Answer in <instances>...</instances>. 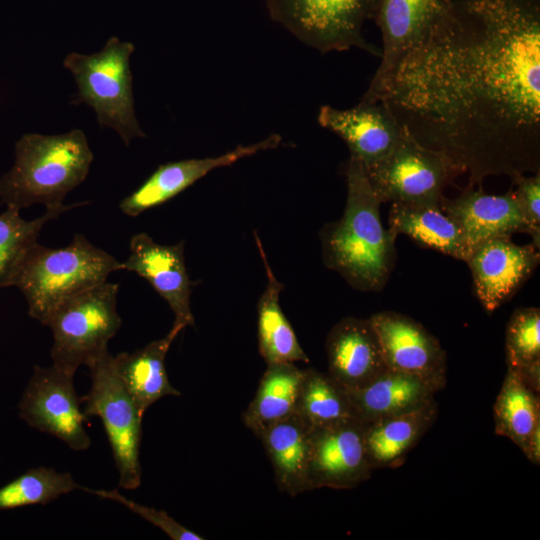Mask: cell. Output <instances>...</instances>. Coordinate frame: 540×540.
I'll return each mask as SVG.
<instances>
[{
	"mask_svg": "<svg viewBox=\"0 0 540 540\" xmlns=\"http://www.w3.org/2000/svg\"><path fill=\"white\" fill-rule=\"evenodd\" d=\"M64 210H46L33 220L27 221L19 210L6 208L0 214V287L13 286L25 259L38 243L44 225L58 217Z\"/></svg>",
	"mask_w": 540,
	"mask_h": 540,
	"instance_id": "29",
	"label": "cell"
},
{
	"mask_svg": "<svg viewBox=\"0 0 540 540\" xmlns=\"http://www.w3.org/2000/svg\"><path fill=\"white\" fill-rule=\"evenodd\" d=\"M516 189L515 198L529 226L532 244L540 246V171L531 176L518 175L512 178Z\"/></svg>",
	"mask_w": 540,
	"mask_h": 540,
	"instance_id": "33",
	"label": "cell"
},
{
	"mask_svg": "<svg viewBox=\"0 0 540 540\" xmlns=\"http://www.w3.org/2000/svg\"><path fill=\"white\" fill-rule=\"evenodd\" d=\"M508 367L522 369L540 363V310L517 309L511 316L505 339Z\"/></svg>",
	"mask_w": 540,
	"mask_h": 540,
	"instance_id": "31",
	"label": "cell"
},
{
	"mask_svg": "<svg viewBox=\"0 0 540 540\" xmlns=\"http://www.w3.org/2000/svg\"><path fill=\"white\" fill-rule=\"evenodd\" d=\"M81 489L68 472L40 466L0 487V511L46 505L61 495Z\"/></svg>",
	"mask_w": 540,
	"mask_h": 540,
	"instance_id": "30",
	"label": "cell"
},
{
	"mask_svg": "<svg viewBox=\"0 0 540 540\" xmlns=\"http://www.w3.org/2000/svg\"><path fill=\"white\" fill-rule=\"evenodd\" d=\"M295 412L310 428L359 419L348 390L313 368L304 369Z\"/></svg>",
	"mask_w": 540,
	"mask_h": 540,
	"instance_id": "28",
	"label": "cell"
},
{
	"mask_svg": "<svg viewBox=\"0 0 540 540\" xmlns=\"http://www.w3.org/2000/svg\"><path fill=\"white\" fill-rule=\"evenodd\" d=\"M74 376L55 366H35L19 402V416L29 426L63 441L75 451L90 447L81 397Z\"/></svg>",
	"mask_w": 540,
	"mask_h": 540,
	"instance_id": "10",
	"label": "cell"
},
{
	"mask_svg": "<svg viewBox=\"0 0 540 540\" xmlns=\"http://www.w3.org/2000/svg\"><path fill=\"white\" fill-rule=\"evenodd\" d=\"M81 489L102 499L120 503L133 513L139 515L146 521L161 529L173 540H204V537L181 525L165 511L141 505L131 499L126 498L117 489L104 490L91 489L87 487H81Z\"/></svg>",
	"mask_w": 540,
	"mask_h": 540,
	"instance_id": "32",
	"label": "cell"
},
{
	"mask_svg": "<svg viewBox=\"0 0 540 540\" xmlns=\"http://www.w3.org/2000/svg\"><path fill=\"white\" fill-rule=\"evenodd\" d=\"M304 369L294 363L267 365L253 400L242 414L244 425L256 436L270 424L295 412Z\"/></svg>",
	"mask_w": 540,
	"mask_h": 540,
	"instance_id": "26",
	"label": "cell"
},
{
	"mask_svg": "<svg viewBox=\"0 0 540 540\" xmlns=\"http://www.w3.org/2000/svg\"><path fill=\"white\" fill-rule=\"evenodd\" d=\"M280 142L281 136L272 134L262 141L239 145L216 157L184 159L162 164L120 202L119 208L123 214L136 217L174 198L212 170L232 165L260 151L274 149Z\"/></svg>",
	"mask_w": 540,
	"mask_h": 540,
	"instance_id": "16",
	"label": "cell"
},
{
	"mask_svg": "<svg viewBox=\"0 0 540 540\" xmlns=\"http://www.w3.org/2000/svg\"><path fill=\"white\" fill-rule=\"evenodd\" d=\"M439 391L419 376L389 368L367 386L348 390L358 418L364 423L417 410L435 401Z\"/></svg>",
	"mask_w": 540,
	"mask_h": 540,
	"instance_id": "20",
	"label": "cell"
},
{
	"mask_svg": "<svg viewBox=\"0 0 540 540\" xmlns=\"http://www.w3.org/2000/svg\"><path fill=\"white\" fill-rule=\"evenodd\" d=\"M311 428L294 412L257 436L271 462L278 488L295 497L309 491Z\"/></svg>",
	"mask_w": 540,
	"mask_h": 540,
	"instance_id": "21",
	"label": "cell"
},
{
	"mask_svg": "<svg viewBox=\"0 0 540 540\" xmlns=\"http://www.w3.org/2000/svg\"><path fill=\"white\" fill-rule=\"evenodd\" d=\"M119 285L105 281L59 304L46 326L53 335L52 365L74 376L108 350L109 340L121 327L117 312Z\"/></svg>",
	"mask_w": 540,
	"mask_h": 540,
	"instance_id": "6",
	"label": "cell"
},
{
	"mask_svg": "<svg viewBox=\"0 0 540 540\" xmlns=\"http://www.w3.org/2000/svg\"><path fill=\"white\" fill-rule=\"evenodd\" d=\"M345 174L347 198L343 215L320 232L324 263L353 288L379 291L395 265L396 237L382 225V202L363 164L350 157Z\"/></svg>",
	"mask_w": 540,
	"mask_h": 540,
	"instance_id": "2",
	"label": "cell"
},
{
	"mask_svg": "<svg viewBox=\"0 0 540 540\" xmlns=\"http://www.w3.org/2000/svg\"><path fill=\"white\" fill-rule=\"evenodd\" d=\"M437 410L433 401L414 411L365 423V447L373 470L401 466L434 424Z\"/></svg>",
	"mask_w": 540,
	"mask_h": 540,
	"instance_id": "24",
	"label": "cell"
},
{
	"mask_svg": "<svg viewBox=\"0 0 540 540\" xmlns=\"http://www.w3.org/2000/svg\"><path fill=\"white\" fill-rule=\"evenodd\" d=\"M365 170L382 203H438L461 174L446 156L417 142L405 128L394 149Z\"/></svg>",
	"mask_w": 540,
	"mask_h": 540,
	"instance_id": "9",
	"label": "cell"
},
{
	"mask_svg": "<svg viewBox=\"0 0 540 540\" xmlns=\"http://www.w3.org/2000/svg\"><path fill=\"white\" fill-rule=\"evenodd\" d=\"M377 333L387 368L419 376L442 390L446 384V354L438 339L421 323L394 311L369 318Z\"/></svg>",
	"mask_w": 540,
	"mask_h": 540,
	"instance_id": "12",
	"label": "cell"
},
{
	"mask_svg": "<svg viewBox=\"0 0 540 540\" xmlns=\"http://www.w3.org/2000/svg\"><path fill=\"white\" fill-rule=\"evenodd\" d=\"M495 433L507 437L521 450L540 424V398L520 372L508 367L494 404Z\"/></svg>",
	"mask_w": 540,
	"mask_h": 540,
	"instance_id": "27",
	"label": "cell"
},
{
	"mask_svg": "<svg viewBox=\"0 0 540 540\" xmlns=\"http://www.w3.org/2000/svg\"><path fill=\"white\" fill-rule=\"evenodd\" d=\"M183 329L173 324L163 338L132 353L121 352L113 356L116 372L142 414L162 397L181 395L168 379L165 358Z\"/></svg>",
	"mask_w": 540,
	"mask_h": 540,
	"instance_id": "22",
	"label": "cell"
},
{
	"mask_svg": "<svg viewBox=\"0 0 540 540\" xmlns=\"http://www.w3.org/2000/svg\"><path fill=\"white\" fill-rule=\"evenodd\" d=\"M440 204L460 226L470 251L482 241L530 231L513 190L493 195L468 185L453 199L443 196Z\"/></svg>",
	"mask_w": 540,
	"mask_h": 540,
	"instance_id": "19",
	"label": "cell"
},
{
	"mask_svg": "<svg viewBox=\"0 0 540 540\" xmlns=\"http://www.w3.org/2000/svg\"><path fill=\"white\" fill-rule=\"evenodd\" d=\"M134 51L133 43L112 36L96 53L71 52L63 60L77 86L72 103L91 107L98 124L116 131L126 146L146 137L135 113L130 68Z\"/></svg>",
	"mask_w": 540,
	"mask_h": 540,
	"instance_id": "5",
	"label": "cell"
},
{
	"mask_svg": "<svg viewBox=\"0 0 540 540\" xmlns=\"http://www.w3.org/2000/svg\"><path fill=\"white\" fill-rule=\"evenodd\" d=\"M122 262L80 233L62 248L37 243L19 270L14 285L25 296L28 314L46 326L64 300L107 281Z\"/></svg>",
	"mask_w": 540,
	"mask_h": 540,
	"instance_id": "4",
	"label": "cell"
},
{
	"mask_svg": "<svg viewBox=\"0 0 540 540\" xmlns=\"http://www.w3.org/2000/svg\"><path fill=\"white\" fill-rule=\"evenodd\" d=\"M448 0H377L373 18L381 38V61L364 95L374 93L404 54L427 32Z\"/></svg>",
	"mask_w": 540,
	"mask_h": 540,
	"instance_id": "17",
	"label": "cell"
},
{
	"mask_svg": "<svg viewBox=\"0 0 540 540\" xmlns=\"http://www.w3.org/2000/svg\"><path fill=\"white\" fill-rule=\"evenodd\" d=\"M365 423L351 419L311 428L310 489H352L371 477L364 440Z\"/></svg>",
	"mask_w": 540,
	"mask_h": 540,
	"instance_id": "11",
	"label": "cell"
},
{
	"mask_svg": "<svg viewBox=\"0 0 540 540\" xmlns=\"http://www.w3.org/2000/svg\"><path fill=\"white\" fill-rule=\"evenodd\" d=\"M441 202V201H440ZM438 203H392L388 230L423 247L466 261L470 249L458 223Z\"/></svg>",
	"mask_w": 540,
	"mask_h": 540,
	"instance_id": "23",
	"label": "cell"
},
{
	"mask_svg": "<svg viewBox=\"0 0 540 540\" xmlns=\"http://www.w3.org/2000/svg\"><path fill=\"white\" fill-rule=\"evenodd\" d=\"M319 124L337 134L348 146L350 157L365 168L383 160L397 145L404 128L381 101L361 100L350 109L324 105Z\"/></svg>",
	"mask_w": 540,
	"mask_h": 540,
	"instance_id": "15",
	"label": "cell"
},
{
	"mask_svg": "<svg viewBox=\"0 0 540 540\" xmlns=\"http://www.w3.org/2000/svg\"><path fill=\"white\" fill-rule=\"evenodd\" d=\"M129 246L130 255L122 262V270L135 272L149 282L174 313L173 324L194 326L190 306L193 283L185 264L184 241L163 245L141 232L131 237Z\"/></svg>",
	"mask_w": 540,
	"mask_h": 540,
	"instance_id": "14",
	"label": "cell"
},
{
	"mask_svg": "<svg viewBox=\"0 0 540 540\" xmlns=\"http://www.w3.org/2000/svg\"><path fill=\"white\" fill-rule=\"evenodd\" d=\"M328 373L347 390L367 386L387 369L369 318L346 317L327 335Z\"/></svg>",
	"mask_w": 540,
	"mask_h": 540,
	"instance_id": "18",
	"label": "cell"
},
{
	"mask_svg": "<svg viewBox=\"0 0 540 540\" xmlns=\"http://www.w3.org/2000/svg\"><path fill=\"white\" fill-rule=\"evenodd\" d=\"M522 452L533 464H540V424L535 427L529 436Z\"/></svg>",
	"mask_w": 540,
	"mask_h": 540,
	"instance_id": "34",
	"label": "cell"
},
{
	"mask_svg": "<svg viewBox=\"0 0 540 540\" xmlns=\"http://www.w3.org/2000/svg\"><path fill=\"white\" fill-rule=\"evenodd\" d=\"M383 102L469 186L540 171V0H448L385 82Z\"/></svg>",
	"mask_w": 540,
	"mask_h": 540,
	"instance_id": "1",
	"label": "cell"
},
{
	"mask_svg": "<svg viewBox=\"0 0 540 540\" xmlns=\"http://www.w3.org/2000/svg\"><path fill=\"white\" fill-rule=\"evenodd\" d=\"M539 248L496 237L474 246L466 263L478 299L488 313L509 300L539 264Z\"/></svg>",
	"mask_w": 540,
	"mask_h": 540,
	"instance_id": "13",
	"label": "cell"
},
{
	"mask_svg": "<svg viewBox=\"0 0 540 540\" xmlns=\"http://www.w3.org/2000/svg\"><path fill=\"white\" fill-rule=\"evenodd\" d=\"M255 241L266 270L267 284L257 303L259 352L267 365L275 363L309 362L296 334L280 306L284 285L277 280L266 258L262 243Z\"/></svg>",
	"mask_w": 540,
	"mask_h": 540,
	"instance_id": "25",
	"label": "cell"
},
{
	"mask_svg": "<svg viewBox=\"0 0 540 540\" xmlns=\"http://www.w3.org/2000/svg\"><path fill=\"white\" fill-rule=\"evenodd\" d=\"M89 392L81 397L86 417L103 423L119 473L120 487L133 490L141 485L140 445L143 414L121 382L108 350L87 365Z\"/></svg>",
	"mask_w": 540,
	"mask_h": 540,
	"instance_id": "7",
	"label": "cell"
},
{
	"mask_svg": "<svg viewBox=\"0 0 540 540\" xmlns=\"http://www.w3.org/2000/svg\"><path fill=\"white\" fill-rule=\"evenodd\" d=\"M273 20L304 44L322 53L358 48L381 57L363 26L372 19L377 0H266Z\"/></svg>",
	"mask_w": 540,
	"mask_h": 540,
	"instance_id": "8",
	"label": "cell"
},
{
	"mask_svg": "<svg viewBox=\"0 0 540 540\" xmlns=\"http://www.w3.org/2000/svg\"><path fill=\"white\" fill-rule=\"evenodd\" d=\"M93 152L81 129L57 135L26 133L15 143V163L0 178V199L21 210L43 204L67 211L88 202L65 205L66 195L87 177Z\"/></svg>",
	"mask_w": 540,
	"mask_h": 540,
	"instance_id": "3",
	"label": "cell"
}]
</instances>
